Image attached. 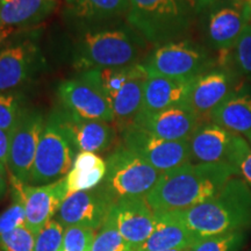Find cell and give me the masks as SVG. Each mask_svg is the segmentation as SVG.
Returning a JSON list of instances; mask_svg holds the SVG:
<instances>
[{
	"instance_id": "obj_1",
	"label": "cell",
	"mask_w": 251,
	"mask_h": 251,
	"mask_svg": "<svg viewBox=\"0 0 251 251\" xmlns=\"http://www.w3.org/2000/svg\"><path fill=\"white\" fill-rule=\"evenodd\" d=\"M234 176L225 163H187L159 176L146 200L155 214L183 211L214 198Z\"/></svg>"
},
{
	"instance_id": "obj_2",
	"label": "cell",
	"mask_w": 251,
	"mask_h": 251,
	"mask_svg": "<svg viewBox=\"0 0 251 251\" xmlns=\"http://www.w3.org/2000/svg\"><path fill=\"white\" fill-rule=\"evenodd\" d=\"M172 213L198 242L218 235L246 231L251 227V188L242 178L234 176L214 198Z\"/></svg>"
},
{
	"instance_id": "obj_3",
	"label": "cell",
	"mask_w": 251,
	"mask_h": 251,
	"mask_svg": "<svg viewBox=\"0 0 251 251\" xmlns=\"http://www.w3.org/2000/svg\"><path fill=\"white\" fill-rule=\"evenodd\" d=\"M194 14L187 0H129L127 20L147 41L164 45L183 35Z\"/></svg>"
},
{
	"instance_id": "obj_4",
	"label": "cell",
	"mask_w": 251,
	"mask_h": 251,
	"mask_svg": "<svg viewBox=\"0 0 251 251\" xmlns=\"http://www.w3.org/2000/svg\"><path fill=\"white\" fill-rule=\"evenodd\" d=\"M141 41L126 28L86 31L78 43L75 67L80 71L97 68H120L136 64Z\"/></svg>"
},
{
	"instance_id": "obj_5",
	"label": "cell",
	"mask_w": 251,
	"mask_h": 251,
	"mask_svg": "<svg viewBox=\"0 0 251 251\" xmlns=\"http://www.w3.org/2000/svg\"><path fill=\"white\" fill-rule=\"evenodd\" d=\"M77 151L58 112H54L47 120L41 135L29 185L41 186L67 177L74 166Z\"/></svg>"
},
{
	"instance_id": "obj_6",
	"label": "cell",
	"mask_w": 251,
	"mask_h": 251,
	"mask_svg": "<svg viewBox=\"0 0 251 251\" xmlns=\"http://www.w3.org/2000/svg\"><path fill=\"white\" fill-rule=\"evenodd\" d=\"M159 174L149 163L125 146L118 147L106 161V175L100 184L115 202L126 198H146Z\"/></svg>"
},
{
	"instance_id": "obj_7",
	"label": "cell",
	"mask_w": 251,
	"mask_h": 251,
	"mask_svg": "<svg viewBox=\"0 0 251 251\" xmlns=\"http://www.w3.org/2000/svg\"><path fill=\"white\" fill-rule=\"evenodd\" d=\"M149 75L177 79H193L211 65L202 49L188 41L168 42L158 46L144 63Z\"/></svg>"
},
{
	"instance_id": "obj_8",
	"label": "cell",
	"mask_w": 251,
	"mask_h": 251,
	"mask_svg": "<svg viewBox=\"0 0 251 251\" xmlns=\"http://www.w3.org/2000/svg\"><path fill=\"white\" fill-rule=\"evenodd\" d=\"M249 146V142L242 136L212 121L203 122L198 126L190 139L191 163H225L236 170L238 159Z\"/></svg>"
},
{
	"instance_id": "obj_9",
	"label": "cell",
	"mask_w": 251,
	"mask_h": 251,
	"mask_svg": "<svg viewBox=\"0 0 251 251\" xmlns=\"http://www.w3.org/2000/svg\"><path fill=\"white\" fill-rule=\"evenodd\" d=\"M124 146L149 163L159 174H164L191 163L190 141L159 139L135 127L122 131Z\"/></svg>"
},
{
	"instance_id": "obj_10",
	"label": "cell",
	"mask_w": 251,
	"mask_h": 251,
	"mask_svg": "<svg viewBox=\"0 0 251 251\" xmlns=\"http://www.w3.org/2000/svg\"><path fill=\"white\" fill-rule=\"evenodd\" d=\"M12 194L23 200L26 211V227L34 236L57 214L59 207L68 197L67 178L55 183L33 186L26 185L11 176Z\"/></svg>"
},
{
	"instance_id": "obj_11",
	"label": "cell",
	"mask_w": 251,
	"mask_h": 251,
	"mask_svg": "<svg viewBox=\"0 0 251 251\" xmlns=\"http://www.w3.org/2000/svg\"><path fill=\"white\" fill-rule=\"evenodd\" d=\"M45 119L35 111H25L11 131L7 170L21 183L29 185L36 150L45 128Z\"/></svg>"
},
{
	"instance_id": "obj_12",
	"label": "cell",
	"mask_w": 251,
	"mask_h": 251,
	"mask_svg": "<svg viewBox=\"0 0 251 251\" xmlns=\"http://www.w3.org/2000/svg\"><path fill=\"white\" fill-rule=\"evenodd\" d=\"M114 203L112 197L99 185L92 190L69 194L59 207L56 220L64 228L80 226L98 230Z\"/></svg>"
},
{
	"instance_id": "obj_13",
	"label": "cell",
	"mask_w": 251,
	"mask_h": 251,
	"mask_svg": "<svg viewBox=\"0 0 251 251\" xmlns=\"http://www.w3.org/2000/svg\"><path fill=\"white\" fill-rule=\"evenodd\" d=\"M58 98L64 109L87 120L103 122L114 121L112 103L93 81L80 74L61 83L58 86Z\"/></svg>"
},
{
	"instance_id": "obj_14",
	"label": "cell",
	"mask_w": 251,
	"mask_h": 251,
	"mask_svg": "<svg viewBox=\"0 0 251 251\" xmlns=\"http://www.w3.org/2000/svg\"><path fill=\"white\" fill-rule=\"evenodd\" d=\"M201 122L190 105H180L155 113H140L130 127L168 141H190Z\"/></svg>"
},
{
	"instance_id": "obj_15",
	"label": "cell",
	"mask_w": 251,
	"mask_h": 251,
	"mask_svg": "<svg viewBox=\"0 0 251 251\" xmlns=\"http://www.w3.org/2000/svg\"><path fill=\"white\" fill-rule=\"evenodd\" d=\"M109 216L122 237L135 249L148 240L156 224V215L146 198H126L119 200L112 207Z\"/></svg>"
},
{
	"instance_id": "obj_16",
	"label": "cell",
	"mask_w": 251,
	"mask_h": 251,
	"mask_svg": "<svg viewBox=\"0 0 251 251\" xmlns=\"http://www.w3.org/2000/svg\"><path fill=\"white\" fill-rule=\"evenodd\" d=\"M251 2L235 0L234 4L215 8L209 14L207 35L214 48L221 51L233 49L244 27L250 23Z\"/></svg>"
},
{
	"instance_id": "obj_17",
	"label": "cell",
	"mask_w": 251,
	"mask_h": 251,
	"mask_svg": "<svg viewBox=\"0 0 251 251\" xmlns=\"http://www.w3.org/2000/svg\"><path fill=\"white\" fill-rule=\"evenodd\" d=\"M42 57L34 42L25 41L0 51V93L23 85L40 67Z\"/></svg>"
},
{
	"instance_id": "obj_18",
	"label": "cell",
	"mask_w": 251,
	"mask_h": 251,
	"mask_svg": "<svg viewBox=\"0 0 251 251\" xmlns=\"http://www.w3.org/2000/svg\"><path fill=\"white\" fill-rule=\"evenodd\" d=\"M238 89L234 87L231 74L225 70H209L196 77L191 87V108L201 119L211 114Z\"/></svg>"
},
{
	"instance_id": "obj_19",
	"label": "cell",
	"mask_w": 251,
	"mask_h": 251,
	"mask_svg": "<svg viewBox=\"0 0 251 251\" xmlns=\"http://www.w3.org/2000/svg\"><path fill=\"white\" fill-rule=\"evenodd\" d=\"M59 0H0V37L33 27L57 9Z\"/></svg>"
},
{
	"instance_id": "obj_20",
	"label": "cell",
	"mask_w": 251,
	"mask_h": 251,
	"mask_svg": "<svg viewBox=\"0 0 251 251\" xmlns=\"http://www.w3.org/2000/svg\"><path fill=\"white\" fill-rule=\"evenodd\" d=\"M58 114L79 152H102L114 143L117 130L108 122L87 120L67 109L58 112Z\"/></svg>"
},
{
	"instance_id": "obj_21",
	"label": "cell",
	"mask_w": 251,
	"mask_h": 251,
	"mask_svg": "<svg viewBox=\"0 0 251 251\" xmlns=\"http://www.w3.org/2000/svg\"><path fill=\"white\" fill-rule=\"evenodd\" d=\"M193 79H177L149 75L144 84L141 113H155L175 106L190 105L188 99Z\"/></svg>"
},
{
	"instance_id": "obj_22",
	"label": "cell",
	"mask_w": 251,
	"mask_h": 251,
	"mask_svg": "<svg viewBox=\"0 0 251 251\" xmlns=\"http://www.w3.org/2000/svg\"><path fill=\"white\" fill-rule=\"evenodd\" d=\"M156 224L151 235L136 251H168L191 249L198 240L175 213L155 214Z\"/></svg>"
},
{
	"instance_id": "obj_23",
	"label": "cell",
	"mask_w": 251,
	"mask_h": 251,
	"mask_svg": "<svg viewBox=\"0 0 251 251\" xmlns=\"http://www.w3.org/2000/svg\"><path fill=\"white\" fill-rule=\"evenodd\" d=\"M212 122L235 135L242 136L251 146V93L238 89L225 100L211 117Z\"/></svg>"
},
{
	"instance_id": "obj_24",
	"label": "cell",
	"mask_w": 251,
	"mask_h": 251,
	"mask_svg": "<svg viewBox=\"0 0 251 251\" xmlns=\"http://www.w3.org/2000/svg\"><path fill=\"white\" fill-rule=\"evenodd\" d=\"M149 74L146 69L143 72L130 78L111 99L114 113V127H117L121 133L129 128L142 112L144 84Z\"/></svg>"
},
{
	"instance_id": "obj_25",
	"label": "cell",
	"mask_w": 251,
	"mask_h": 251,
	"mask_svg": "<svg viewBox=\"0 0 251 251\" xmlns=\"http://www.w3.org/2000/svg\"><path fill=\"white\" fill-rule=\"evenodd\" d=\"M129 0H74L69 15L84 23H100L127 14Z\"/></svg>"
},
{
	"instance_id": "obj_26",
	"label": "cell",
	"mask_w": 251,
	"mask_h": 251,
	"mask_svg": "<svg viewBox=\"0 0 251 251\" xmlns=\"http://www.w3.org/2000/svg\"><path fill=\"white\" fill-rule=\"evenodd\" d=\"M146 70L143 64L127 65L120 68H97L83 71L81 75L87 79L93 81L103 94L107 97L109 101L122 89L130 78L136 76Z\"/></svg>"
},
{
	"instance_id": "obj_27",
	"label": "cell",
	"mask_w": 251,
	"mask_h": 251,
	"mask_svg": "<svg viewBox=\"0 0 251 251\" xmlns=\"http://www.w3.org/2000/svg\"><path fill=\"white\" fill-rule=\"evenodd\" d=\"M91 251H136V249L122 237L108 214V218L96 235Z\"/></svg>"
},
{
	"instance_id": "obj_28",
	"label": "cell",
	"mask_w": 251,
	"mask_h": 251,
	"mask_svg": "<svg viewBox=\"0 0 251 251\" xmlns=\"http://www.w3.org/2000/svg\"><path fill=\"white\" fill-rule=\"evenodd\" d=\"M106 175V164L87 170H79L72 168L67 175L68 196L69 194L89 191L96 188L102 183Z\"/></svg>"
},
{
	"instance_id": "obj_29",
	"label": "cell",
	"mask_w": 251,
	"mask_h": 251,
	"mask_svg": "<svg viewBox=\"0 0 251 251\" xmlns=\"http://www.w3.org/2000/svg\"><path fill=\"white\" fill-rule=\"evenodd\" d=\"M23 96L17 92L0 93V129L9 131L14 129L24 112Z\"/></svg>"
},
{
	"instance_id": "obj_30",
	"label": "cell",
	"mask_w": 251,
	"mask_h": 251,
	"mask_svg": "<svg viewBox=\"0 0 251 251\" xmlns=\"http://www.w3.org/2000/svg\"><path fill=\"white\" fill-rule=\"evenodd\" d=\"M244 242L246 231H235L199 241L190 251H240Z\"/></svg>"
},
{
	"instance_id": "obj_31",
	"label": "cell",
	"mask_w": 251,
	"mask_h": 251,
	"mask_svg": "<svg viewBox=\"0 0 251 251\" xmlns=\"http://www.w3.org/2000/svg\"><path fill=\"white\" fill-rule=\"evenodd\" d=\"M65 228L56 219L50 220L35 235L34 251H62Z\"/></svg>"
},
{
	"instance_id": "obj_32",
	"label": "cell",
	"mask_w": 251,
	"mask_h": 251,
	"mask_svg": "<svg viewBox=\"0 0 251 251\" xmlns=\"http://www.w3.org/2000/svg\"><path fill=\"white\" fill-rule=\"evenodd\" d=\"M97 230L92 228L71 226L65 228L62 251H91Z\"/></svg>"
},
{
	"instance_id": "obj_33",
	"label": "cell",
	"mask_w": 251,
	"mask_h": 251,
	"mask_svg": "<svg viewBox=\"0 0 251 251\" xmlns=\"http://www.w3.org/2000/svg\"><path fill=\"white\" fill-rule=\"evenodd\" d=\"M234 63L238 72L251 78V23L247 24L233 48Z\"/></svg>"
},
{
	"instance_id": "obj_34",
	"label": "cell",
	"mask_w": 251,
	"mask_h": 251,
	"mask_svg": "<svg viewBox=\"0 0 251 251\" xmlns=\"http://www.w3.org/2000/svg\"><path fill=\"white\" fill-rule=\"evenodd\" d=\"M34 243L35 236L26 226L0 236V249L2 251H34Z\"/></svg>"
},
{
	"instance_id": "obj_35",
	"label": "cell",
	"mask_w": 251,
	"mask_h": 251,
	"mask_svg": "<svg viewBox=\"0 0 251 251\" xmlns=\"http://www.w3.org/2000/svg\"><path fill=\"white\" fill-rule=\"evenodd\" d=\"M12 197L13 202L0 214V236L26 226V211L23 200L15 194H12Z\"/></svg>"
},
{
	"instance_id": "obj_36",
	"label": "cell",
	"mask_w": 251,
	"mask_h": 251,
	"mask_svg": "<svg viewBox=\"0 0 251 251\" xmlns=\"http://www.w3.org/2000/svg\"><path fill=\"white\" fill-rule=\"evenodd\" d=\"M237 176H240L251 188V146L244 150L236 164Z\"/></svg>"
},
{
	"instance_id": "obj_37",
	"label": "cell",
	"mask_w": 251,
	"mask_h": 251,
	"mask_svg": "<svg viewBox=\"0 0 251 251\" xmlns=\"http://www.w3.org/2000/svg\"><path fill=\"white\" fill-rule=\"evenodd\" d=\"M9 144H11V133L0 129V164L7 169Z\"/></svg>"
},
{
	"instance_id": "obj_38",
	"label": "cell",
	"mask_w": 251,
	"mask_h": 251,
	"mask_svg": "<svg viewBox=\"0 0 251 251\" xmlns=\"http://www.w3.org/2000/svg\"><path fill=\"white\" fill-rule=\"evenodd\" d=\"M188 4L191 5V7L194 11V13L198 14L203 9L213 6L216 2V0H187Z\"/></svg>"
},
{
	"instance_id": "obj_39",
	"label": "cell",
	"mask_w": 251,
	"mask_h": 251,
	"mask_svg": "<svg viewBox=\"0 0 251 251\" xmlns=\"http://www.w3.org/2000/svg\"><path fill=\"white\" fill-rule=\"evenodd\" d=\"M7 192V180H6V174L0 171V199L5 197Z\"/></svg>"
},
{
	"instance_id": "obj_40",
	"label": "cell",
	"mask_w": 251,
	"mask_h": 251,
	"mask_svg": "<svg viewBox=\"0 0 251 251\" xmlns=\"http://www.w3.org/2000/svg\"><path fill=\"white\" fill-rule=\"evenodd\" d=\"M0 171H1V172H4V174H6V171H7V169L4 168V166H2L1 164H0Z\"/></svg>"
},
{
	"instance_id": "obj_41",
	"label": "cell",
	"mask_w": 251,
	"mask_h": 251,
	"mask_svg": "<svg viewBox=\"0 0 251 251\" xmlns=\"http://www.w3.org/2000/svg\"><path fill=\"white\" fill-rule=\"evenodd\" d=\"M168 251H190V249H174V250H168Z\"/></svg>"
},
{
	"instance_id": "obj_42",
	"label": "cell",
	"mask_w": 251,
	"mask_h": 251,
	"mask_svg": "<svg viewBox=\"0 0 251 251\" xmlns=\"http://www.w3.org/2000/svg\"><path fill=\"white\" fill-rule=\"evenodd\" d=\"M65 1H67V2H68V4H71V2H72V1H74V0H65Z\"/></svg>"
},
{
	"instance_id": "obj_43",
	"label": "cell",
	"mask_w": 251,
	"mask_h": 251,
	"mask_svg": "<svg viewBox=\"0 0 251 251\" xmlns=\"http://www.w3.org/2000/svg\"><path fill=\"white\" fill-rule=\"evenodd\" d=\"M243 1H248V2H251V0H243Z\"/></svg>"
},
{
	"instance_id": "obj_44",
	"label": "cell",
	"mask_w": 251,
	"mask_h": 251,
	"mask_svg": "<svg viewBox=\"0 0 251 251\" xmlns=\"http://www.w3.org/2000/svg\"><path fill=\"white\" fill-rule=\"evenodd\" d=\"M0 42H2V41H1V37H0Z\"/></svg>"
},
{
	"instance_id": "obj_45",
	"label": "cell",
	"mask_w": 251,
	"mask_h": 251,
	"mask_svg": "<svg viewBox=\"0 0 251 251\" xmlns=\"http://www.w3.org/2000/svg\"><path fill=\"white\" fill-rule=\"evenodd\" d=\"M250 23H251V17H250Z\"/></svg>"
}]
</instances>
